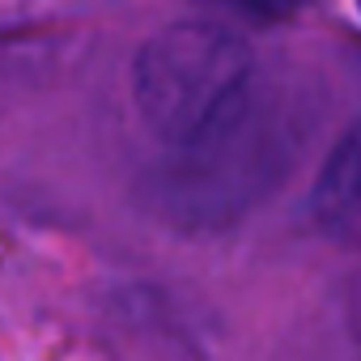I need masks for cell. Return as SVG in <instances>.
I'll return each instance as SVG.
<instances>
[{"instance_id": "6da1fadb", "label": "cell", "mask_w": 361, "mask_h": 361, "mask_svg": "<svg viewBox=\"0 0 361 361\" xmlns=\"http://www.w3.org/2000/svg\"><path fill=\"white\" fill-rule=\"evenodd\" d=\"M251 51L238 35L209 22L157 30L132 68L136 111L166 145H204L243 102Z\"/></svg>"}, {"instance_id": "7a4b0ae2", "label": "cell", "mask_w": 361, "mask_h": 361, "mask_svg": "<svg viewBox=\"0 0 361 361\" xmlns=\"http://www.w3.org/2000/svg\"><path fill=\"white\" fill-rule=\"evenodd\" d=\"M310 213L327 238L361 243V123H353L323 161L310 192Z\"/></svg>"}]
</instances>
